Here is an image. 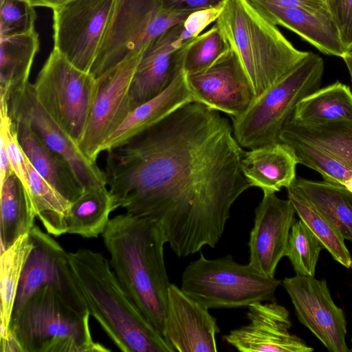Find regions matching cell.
Here are the masks:
<instances>
[{
    "label": "cell",
    "mask_w": 352,
    "mask_h": 352,
    "mask_svg": "<svg viewBox=\"0 0 352 352\" xmlns=\"http://www.w3.org/2000/svg\"><path fill=\"white\" fill-rule=\"evenodd\" d=\"M280 135L311 144L352 170V120L302 122L290 118Z\"/></svg>",
    "instance_id": "25"
},
{
    "label": "cell",
    "mask_w": 352,
    "mask_h": 352,
    "mask_svg": "<svg viewBox=\"0 0 352 352\" xmlns=\"http://www.w3.org/2000/svg\"><path fill=\"white\" fill-rule=\"evenodd\" d=\"M116 0H72L53 10L54 49L90 72Z\"/></svg>",
    "instance_id": "9"
},
{
    "label": "cell",
    "mask_w": 352,
    "mask_h": 352,
    "mask_svg": "<svg viewBox=\"0 0 352 352\" xmlns=\"http://www.w3.org/2000/svg\"><path fill=\"white\" fill-rule=\"evenodd\" d=\"M194 99L181 68L172 82L159 95L134 109L123 123L107 139L101 151H108L126 142L166 116Z\"/></svg>",
    "instance_id": "21"
},
{
    "label": "cell",
    "mask_w": 352,
    "mask_h": 352,
    "mask_svg": "<svg viewBox=\"0 0 352 352\" xmlns=\"http://www.w3.org/2000/svg\"><path fill=\"white\" fill-rule=\"evenodd\" d=\"M225 0H159L160 8L170 12H192L214 7Z\"/></svg>",
    "instance_id": "38"
},
{
    "label": "cell",
    "mask_w": 352,
    "mask_h": 352,
    "mask_svg": "<svg viewBox=\"0 0 352 352\" xmlns=\"http://www.w3.org/2000/svg\"><path fill=\"white\" fill-rule=\"evenodd\" d=\"M21 146L34 169L71 203L85 189L67 161L47 147L26 122L14 121Z\"/></svg>",
    "instance_id": "23"
},
{
    "label": "cell",
    "mask_w": 352,
    "mask_h": 352,
    "mask_svg": "<svg viewBox=\"0 0 352 352\" xmlns=\"http://www.w3.org/2000/svg\"><path fill=\"white\" fill-rule=\"evenodd\" d=\"M347 52L352 51V0H324Z\"/></svg>",
    "instance_id": "36"
},
{
    "label": "cell",
    "mask_w": 352,
    "mask_h": 352,
    "mask_svg": "<svg viewBox=\"0 0 352 352\" xmlns=\"http://www.w3.org/2000/svg\"><path fill=\"white\" fill-rule=\"evenodd\" d=\"M29 234L33 248L22 272L11 318L16 316L37 289L46 285L55 287L85 309L72 285L67 252L51 234L36 225Z\"/></svg>",
    "instance_id": "17"
},
{
    "label": "cell",
    "mask_w": 352,
    "mask_h": 352,
    "mask_svg": "<svg viewBox=\"0 0 352 352\" xmlns=\"http://www.w3.org/2000/svg\"><path fill=\"white\" fill-rule=\"evenodd\" d=\"M107 153L116 208L156 223L179 257L214 248L234 203L251 187L232 125L195 101Z\"/></svg>",
    "instance_id": "1"
},
{
    "label": "cell",
    "mask_w": 352,
    "mask_h": 352,
    "mask_svg": "<svg viewBox=\"0 0 352 352\" xmlns=\"http://www.w3.org/2000/svg\"><path fill=\"white\" fill-rule=\"evenodd\" d=\"M298 164L292 149L280 142L244 151L241 170L250 186L263 192L287 188L296 179Z\"/></svg>",
    "instance_id": "22"
},
{
    "label": "cell",
    "mask_w": 352,
    "mask_h": 352,
    "mask_svg": "<svg viewBox=\"0 0 352 352\" xmlns=\"http://www.w3.org/2000/svg\"><path fill=\"white\" fill-rule=\"evenodd\" d=\"M287 194L296 214L319 240L324 248L340 264L351 268L352 258L345 245V239L338 228L304 199L290 191H287Z\"/></svg>",
    "instance_id": "31"
},
{
    "label": "cell",
    "mask_w": 352,
    "mask_h": 352,
    "mask_svg": "<svg viewBox=\"0 0 352 352\" xmlns=\"http://www.w3.org/2000/svg\"><path fill=\"white\" fill-rule=\"evenodd\" d=\"M33 87L43 109L78 145L97 93V78L53 48Z\"/></svg>",
    "instance_id": "8"
},
{
    "label": "cell",
    "mask_w": 352,
    "mask_h": 352,
    "mask_svg": "<svg viewBox=\"0 0 352 352\" xmlns=\"http://www.w3.org/2000/svg\"><path fill=\"white\" fill-rule=\"evenodd\" d=\"M33 7H44L53 10L59 8L72 0H28Z\"/></svg>",
    "instance_id": "40"
},
{
    "label": "cell",
    "mask_w": 352,
    "mask_h": 352,
    "mask_svg": "<svg viewBox=\"0 0 352 352\" xmlns=\"http://www.w3.org/2000/svg\"><path fill=\"white\" fill-rule=\"evenodd\" d=\"M214 24L249 77L256 98L309 54L295 48L251 0H227Z\"/></svg>",
    "instance_id": "4"
},
{
    "label": "cell",
    "mask_w": 352,
    "mask_h": 352,
    "mask_svg": "<svg viewBox=\"0 0 352 352\" xmlns=\"http://www.w3.org/2000/svg\"><path fill=\"white\" fill-rule=\"evenodd\" d=\"M227 0L218 5L191 12L182 23L181 39L186 42L195 38L212 22H215L223 10Z\"/></svg>",
    "instance_id": "37"
},
{
    "label": "cell",
    "mask_w": 352,
    "mask_h": 352,
    "mask_svg": "<svg viewBox=\"0 0 352 352\" xmlns=\"http://www.w3.org/2000/svg\"><path fill=\"white\" fill-rule=\"evenodd\" d=\"M182 31V23L160 35L145 50L131 86L133 109L162 93L183 67L188 41L181 39Z\"/></svg>",
    "instance_id": "19"
},
{
    "label": "cell",
    "mask_w": 352,
    "mask_h": 352,
    "mask_svg": "<svg viewBox=\"0 0 352 352\" xmlns=\"http://www.w3.org/2000/svg\"><path fill=\"white\" fill-rule=\"evenodd\" d=\"M146 48L130 53L115 67L97 78V93L85 133L78 144L91 162H96L104 142L133 110L130 96L131 82Z\"/></svg>",
    "instance_id": "10"
},
{
    "label": "cell",
    "mask_w": 352,
    "mask_h": 352,
    "mask_svg": "<svg viewBox=\"0 0 352 352\" xmlns=\"http://www.w3.org/2000/svg\"><path fill=\"white\" fill-rule=\"evenodd\" d=\"M291 118L302 122L352 120V91L339 81L318 89L298 103Z\"/></svg>",
    "instance_id": "30"
},
{
    "label": "cell",
    "mask_w": 352,
    "mask_h": 352,
    "mask_svg": "<svg viewBox=\"0 0 352 352\" xmlns=\"http://www.w3.org/2000/svg\"><path fill=\"white\" fill-rule=\"evenodd\" d=\"M342 58L347 67L352 83V51L347 52Z\"/></svg>",
    "instance_id": "41"
},
{
    "label": "cell",
    "mask_w": 352,
    "mask_h": 352,
    "mask_svg": "<svg viewBox=\"0 0 352 352\" xmlns=\"http://www.w3.org/2000/svg\"><path fill=\"white\" fill-rule=\"evenodd\" d=\"M344 186L349 191L352 192V179L348 180Z\"/></svg>",
    "instance_id": "42"
},
{
    "label": "cell",
    "mask_w": 352,
    "mask_h": 352,
    "mask_svg": "<svg viewBox=\"0 0 352 352\" xmlns=\"http://www.w3.org/2000/svg\"><path fill=\"white\" fill-rule=\"evenodd\" d=\"M186 82L194 101L232 119L241 116L256 100L249 77L228 47L208 67L186 74Z\"/></svg>",
    "instance_id": "12"
},
{
    "label": "cell",
    "mask_w": 352,
    "mask_h": 352,
    "mask_svg": "<svg viewBox=\"0 0 352 352\" xmlns=\"http://www.w3.org/2000/svg\"><path fill=\"white\" fill-rule=\"evenodd\" d=\"M283 285L298 320L330 352H349L346 343V321L333 302L327 282L314 276L296 275L285 278Z\"/></svg>",
    "instance_id": "13"
},
{
    "label": "cell",
    "mask_w": 352,
    "mask_h": 352,
    "mask_svg": "<svg viewBox=\"0 0 352 352\" xmlns=\"http://www.w3.org/2000/svg\"><path fill=\"white\" fill-rule=\"evenodd\" d=\"M159 0H116L90 73L96 78L111 70L130 53L145 45L147 29L159 9Z\"/></svg>",
    "instance_id": "14"
},
{
    "label": "cell",
    "mask_w": 352,
    "mask_h": 352,
    "mask_svg": "<svg viewBox=\"0 0 352 352\" xmlns=\"http://www.w3.org/2000/svg\"><path fill=\"white\" fill-rule=\"evenodd\" d=\"M287 189L304 199L352 242V192L340 184L300 177Z\"/></svg>",
    "instance_id": "24"
},
{
    "label": "cell",
    "mask_w": 352,
    "mask_h": 352,
    "mask_svg": "<svg viewBox=\"0 0 352 352\" xmlns=\"http://www.w3.org/2000/svg\"><path fill=\"white\" fill-rule=\"evenodd\" d=\"M281 280L267 277L232 256L206 258L201 252L182 276L181 289L206 308L230 309L273 301Z\"/></svg>",
    "instance_id": "7"
},
{
    "label": "cell",
    "mask_w": 352,
    "mask_h": 352,
    "mask_svg": "<svg viewBox=\"0 0 352 352\" xmlns=\"http://www.w3.org/2000/svg\"><path fill=\"white\" fill-rule=\"evenodd\" d=\"M0 97L8 99L12 89L29 82L32 65L39 49V39L33 29L0 36Z\"/></svg>",
    "instance_id": "27"
},
{
    "label": "cell",
    "mask_w": 352,
    "mask_h": 352,
    "mask_svg": "<svg viewBox=\"0 0 352 352\" xmlns=\"http://www.w3.org/2000/svg\"><path fill=\"white\" fill-rule=\"evenodd\" d=\"M322 243L300 219L293 224L285 256L289 259L296 274L314 276Z\"/></svg>",
    "instance_id": "33"
},
{
    "label": "cell",
    "mask_w": 352,
    "mask_h": 352,
    "mask_svg": "<svg viewBox=\"0 0 352 352\" xmlns=\"http://www.w3.org/2000/svg\"><path fill=\"white\" fill-rule=\"evenodd\" d=\"M8 109L14 121L28 123L47 147L67 161L84 189L107 186L104 171L82 153L43 109L36 98L33 84L28 82L12 89Z\"/></svg>",
    "instance_id": "11"
},
{
    "label": "cell",
    "mask_w": 352,
    "mask_h": 352,
    "mask_svg": "<svg viewBox=\"0 0 352 352\" xmlns=\"http://www.w3.org/2000/svg\"><path fill=\"white\" fill-rule=\"evenodd\" d=\"M224 40L214 24L207 32L187 41L183 61L186 74H192L210 65L226 50Z\"/></svg>",
    "instance_id": "34"
},
{
    "label": "cell",
    "mask_w": 352,
    "mask_h": 352,
    "mask_svg": "<svg viewBox=\"0 0 352 352\" xmlns=\"http://www.w3.org/2000/svg\"><path fill=\"white\" fill-rule=\"evenodd\" d=\"M295 214L289 199H282L276 192H263L255 209L248 243L249 264L267 277H274L279 261L285 256Z\"/></svg>",
    "instance_id": "15"
},
{
    "label": "cell",
    "mask_w": 352,
    "mask_h": 352,
    "mask_svg": "<svg viewBox=\"0 0 352 352\" xmlns=\"http://www.w3.org/2000/svg\"><path fill=\"white\" fill-rule=\"evenodd\" d=\"M289 8H301L313 12L327 10L324 0H253Z\"/></svg>",
    "instance_id": "39"
},
{
    "label": "cell",
    "mask_w": 352,
    "mask_h": 352,
    "mask_svg": "<svg viewBox=\"0 0 352 352\" xmlns=\"http://www.w3.org/2000/svg\"><path fill=\"white\" fill-rule=\"evenodd\" d=\"M70 276L84 308L124 352H175L122 287L109 261L89 249L67 252Z\"/></svg>",
    "instance_id": "3"
},
{
    "label": "cell",
    "mask_w": 352,
    "mask_h": 352,
    "mask_svg": "<svg viewBox=\"0 0 352 352\" xmlns=\"http://www.w3.org/2000/svg\"><path fill=\"white\" fill-rule=\"evenodd\" d=\"M116 210L107 186L85 189L65 217L67 233L98 238L105 230L110 214Z\"/></svg>",
    "instance_id": "28"
},
{
    "label": "cell",
    "mask_w": 352,
    "mask_h": 352,
    "mask_svg": "<svg viewBox=\"0 0 352 352\" xmlns=\"http://www.w3.org/2000/svg\"><path fill=\"white\" fill-rule=\"evenodd\" d=\"M89 312L52 285L37 289L11 318L1 352H107L94 342Z\"/></svg>",
    "instance_id": "5"
},
{
    "label": "cell",
    "mask_w": 352,
    "mask_h": 352,
    "mask_svg": "<svg viewBox=\"0 0 352 352\" xmlns=\"http://www.w3.org/2000/svg\"><path fill=\"white\" fill-rule=\"evenodd\" d=\"M251 1L274 24L293 31L323 54L342 58L349 52L327 10L313 12Z\"/></svg>",
    "instance_id": "20"
},
{
    "label": "cell",
    "mask_w": 352,
    "mask_h": 352,
    "mask_svg": "<svg viewBox=\"0 0 352 352\" xmlns=\"http://www.w3.org/2000/svg\"><path fill=\"white\" fill-rule=\"evenodd\" d=\"M217 318L208 309L170 283L164 337L175 352H217Z\"/></svg>",
    "instance_id": "18"
},
{
    "label": "cell",
    "mask_w": 352,
    "mask_h": 352,
    "mask_svg": "<svg viewBox=\"0 0 352 352\" xmlns=\"http://www.w3.org/2000/svg\"><path fill=\"white\" fill-rule=\"evenodd\" d=\"M249 322L224 336L229 344L242 352H311L298 336L289 333L288 310L273 301L248 307Z\"/></svg>",
    "instance_id": "16"
},
{
    "label": "cell",
    "mask_w": 352,
    "mask_h": 352,
    "mask_svg": "<svg viewBox=\"0 0 352 352\" xmlns=\"http://www.w3.org/2000/svg\"><path fill=\"white\" fill-rule=\"evenodd\" d=\"M109 264L125 292L164 336L170 285L164 261L167 243L154 221L128 213L110 219L101 234Z\"/></svg>",
    "instance_id": "2"
},
{
    "label": "cell",
    "mask_w": 352,
    "mask_h": 352,
    "mask_svg": "<svg viewBox=\"0 0 352 352\" xmlns=\"http://www.w3.org/2000/svg\"><path fill=\"white\" fill-rule=\"evenodd\" d=\"M349 351H352V340H351V348L349 349Z\"/></svg>",
    "instance_id": "43"
},
{
    "label": "cell",
    "mask_w": 352,
    "mask_h": 352,
    "mask_svg": "<svg viewBox=\"0 0 352 352\" xmlns=\"http://www.w3.org/2000/svg\"><path fill=\"white\" fill-rule=\"evenodd\" d=\"M33 248L29 233L19 237L1 252L0 257V346L9 337L10 323L22 272Z\"/></svg>",
    "instance_id": "29"
},
{
    "label": "cell",
    "mask_w": 352,
    "mask_h": 352,
    "mask_svg": "<svg viewBox=\"0 0 352 352\" xmlns=\"http://www.w3.org/2000/svg\"><path fill=\"white\" fill-rule=\"evenodd\" d=\"M1 252L29 233L36 217L28 190L14 173L0 184Z\"/></svg>",
    "instance_id": "26"
},
{
    "label": "cell",
    "mask_w": 352,
    "mask_h": 352,
    "mask_svg": "<svg viewBox=\"0 0 352 352\" xmlns=\"http://www.w3.org/2000/svg\"><path fill=\"white\" fill-rule=\"evenodd\" d=\"M279 142L293 151L298 164L319 173L324 180L344 186L352 179V170L319 148L298 139L280 135Z\"/></svg>",
    "instance_id": "32"
},
{
    "label": "cell",
    "mask_w": 352,
    "mask_h": 352,
    "mask_svg": "<svg viewBox=\"0 0 352 352\" xmlns=\"http://www.w3.org/2000/svg\"><path fill=\"white\" fill-rule=\"evenodd\" d=\"M324 69L322 58L309 52L290 73L256 98L245 113L232 118L234 135L240 146L253 149L279 142L298 103L319 89Z\"/></svg>",
    "instance_id": "6"
},
{
    "label": "cell",
    "mask_w": 352,
    "mask_h": 352,
    "mask_svg": "<svg viewBox=\"0 0 352 352\" xmlns=\"http://www.w3.org/2000/svg\"><path fill=\"white\" fill-rule=\"evenodd\" d=\"M37 14L28 0H1L0 35L10 36L34 29Z\"/></svg>",
    "instance_id": "35"
}]
</instances>
